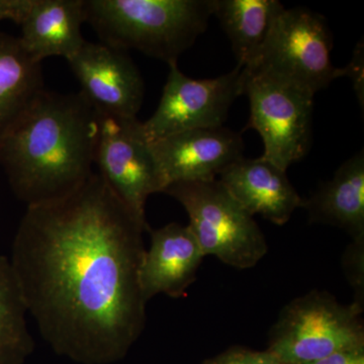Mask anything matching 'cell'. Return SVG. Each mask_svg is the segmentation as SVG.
I'll return each mask as SVG.
<instances>
[{
	"label": "cell",
	"mask_w": 364,
	"mask_h": 364,
	"mask_svg": "<svg viewBox=\"0 0 364 364\" xmlns=\"http://www.w3.org/2000/svg\"><path fill=\"white\" fill-rule=\"evenodd\" d=\"M97 172L70 195L26 207L9 263L55 351L85 364L126 355L146 324L140 286L149 231Z\"/></svg>",
	"instance_id": "cell-1"
},
{
	"label": "cell",
	"mask_w": 364,
	"mask_h": 364,
	"mask_svg": "<svg viewBox=\"0 0 364 364\" xmlns=\"http://www.w3.org/2000/svg\"><path fill=\"white\" fill-rule=\"evenodd\" d=\"M100 116L78 93L43 90L0 136V166L26 207L70 195L93 174Z\"/></svg>",
	"instance_id": "cell-2"
},
{
	"label": "cell",
	"mask_w": 364,
	"mask_h": 364,
	"mask_svg": "<svg viewBox=\"0 0 364 364\" xmlns=\"http://www.w3.org/2000/svg\"><path fill=\"white\" fill-rule=\"evenodd\" d=\"M215 0H85L100 43L171 65L207 31Z\"/></svg>",
	"instance_id": "cell-3"
},
{
	"label": "cell",
	"mask_w": 364,
	"mask_h": 364,
	"mask_svg": "<svg viewBox=\"0 0 364 364\" xmlns=\"http://www.w3.org/2000/svg\"><path fill=\"white\" fill-rule=\"evenodd\" d=\"M163 193L188 213V226L203 255L229 267L248 269L268 251L267 239L253 215L237 202L219 179L171 184Z\"/></svg>",
	"instance_id": "cell-4"
},
{
	"label": "cell",
	"mask_w": 364,
	"mask_h": 364,
	"mask_svg": "<svg viewBox=\"0 0 364 364\" xmlns=\"http://www.w3.org/2000/svg\"><path fill=\"white\" fill-rule=\"evenodd\" d=\"M333 36L322 14L306 9H284L252 63L243 70L286 82L315 95L344 68L332 64Z\"/></svg>",
	"instance_id": "cell-5"
},
{
	"label": "cell",
	"mask_w": 364,
	"mask_h": 364,
	"mask_svg": "<svg viewBox=\"0 0 364 364\" xmlns=\"http://www.w3.org/2000/svg\"><path fill=\"white\" fill-rule=\"evenodd\" d=\"M363 310L354 303L343 305L325 291H310L284 306L267 350L282 364H306L363 347Z\"/></svg>",
	"instance_id": "cell-6"
},
{
	"label": "cell",
	"mask_w": 364,
	"mask_h": 364,
	"mask_svg": "<svg viewBox=\"0 0 364 364\" xmlns=\"http://www.w3.org/2000/svg\"><path fill=\"white\" fill-rule=\"evenodd\" d=\"M243 95L250 102L245 130L259 134L261 157L287 171L310 150L315 95L259 74L243 70Z\"/></svg>",
	"instance_id": "cell-7"
},
{
	"label": "cell",
	"mask_w": 364,
	"mask_h": 364,
	"mask_svg": "<svg viewBox=\"0 0 364 364\" xmlns=\"http://www.w3.org/2000/svg\"><path fill=\"white\" fill-rule=\"evenodd\" d=\"M169 66L156 111L142 123L148 142L196 129L219 128L237 97L243 95V69L215 78L195 79L177 64Z\"/></svg>",
	"instance_id": "cell-8"
},
{
	"label": "cell",
	"mask_w": 364,
	"mask_h": 364,
	"mask_svg": "<svg viewBox=\"0 0 364 364\" xmlns=\"http://www.w3.org/2000/svg\"><path fill=\"white\" fill-rule=\"evenodd\" d=\"M95 165L114 196L148 225L146 203L150 196L162 193V186L138 117L100 116Z\"/></svg>",
	"instance_id": "cell-9"
},
{
	"label": "cell",
	"mask_w": 364,
	"mask_h": 364,
	"mask_svg": "<svg viewBox=\"0 0 364 364\" xmlns=\"http://www.w3.org/2000/svg\"><path fill=\"white\" fill-rule=\"evenodd\" d=\"M66 60L80 85L79 92L100 116L136 117L142 107L145 85L127 52L85 41Z\"/></svg>",
	"instance_id": "cell-10"
},
{
	"label": "cell",
	"mask_w": 364,
	"mask_h": 364,
	"mask_svg": "<svg viewBox=\"0 0 364 364\" xmlns=\"http://www.w3.org/2000/svg\"><path fill=\"white\" fill-rule=\"evenodd\" d=\"M162 193L178 182L208 181L243 158L240 134L225 128L196 129L150 142Z\"/></svg>",
	"instance_id": "cell-11"
},
{
	"label": "cell",
	"mask_w": 364,
	"mask_h": 364,
	"mask_svg": "<svg viewBox=\"0 0 364 364\" xmlns=\"http://www.w3.org/2000/svg\"><path fill=\"white\" fill-rule=\"evenodd\" d=\"M149 232L150 248L139 273L144 298L149 301L161 294L181 298L196 282L205 258L202 248L188 225L169 223Z\"/></svg>",
	"instance_id": "cell-12"
},
{
	"label": "cell",
	"mask_w": 364,
	"mask_h": 364,
	"mask_svg": "<svg viewBox=\"0 0 364 364\" xmlns=\"http://www.w3.org/2000/svg\"><path fill=\"white\" fill-rule=\"evenodd\" d=\"M218 179L249 214L259 215L277 226L286 225L304 205L286 170L263 157L241 158Z\"/></svg>",
	"instance_id": "cell-13"
},
{
	"label": "cell",
	"mask_w": 364,
	"mask_h": 364,
	"mask_svg": "<svg viewBox=\"0 0 364 364\" xmlns=\"http://www.w3.org/2000/svg\"><path fill=\"white\" fill-rule=\"evenodd\" d=\"M86 23L85 0H31L18 25V39L33 59H68L85 43L81 33Z\"/></svg>",
	"instance_id": "cell-14"
},
{
	"label": "cell",
	"mask_w": 364,
	"mask_h": 364,
	"mask_svg": "<svg viewBox=\"0 0 364 364\" xmlns=\"http://www.w3.org/2000/svg\"><path fill=\"white\" fill-rule=\"evenodd\" d=\"M303 208L311 223L331 225L364 241V152L359 151L318 186Z\"/></svg>",
	"instance_id": "cell-15"
},
{
	"label": "cell",
	"mask_w": 364,
	"mask_h": 364,
	"mask_svg": "<svg viewBox=\"0 0 364 364\" xmlns=\"http://www.w3.org/2000/svg\"><path fill=\"white\" fill-rule=\"evenodd\" d=\"M284 9L277 0H215L213 16L231 42L237 66L256 59Z\"/></svg>",
	"instance_id": "cell-16"
},
{
	"label": "cell",
	"mask_w": 364,
	"mask_h": 364,
	"mask_svg": "<svg viewBox=\"0 0 364 364\" xmlns=\"http://www.w3.org/2000/svg\"><path fill=\"white\" fill-rule=\"evenodd\" d=\"M43 90L42 63L18 37L0 33V136Z\"/></svg>",
	"instance_id": "cell-17"
},
{
	"label": "cell",
	"mask_w": 364,
	"mask_h": 364,
	"mask_svg": "<svg viewBox=\"0 0 364 364\" xmlns=\"http://www.w3.org/2000/svg\"><path fill=\"white\" fill-rule=\"evenodd\" d=\"M28 315L9 257L0 255V364H21L32 353Z\"/></svg>",
	"instance_id": "cell-18"
},
{
	"label": "cell",
	"mask_w": 364,
	"mask_h": 364,
	"mask_svg": "<svg viewBox=\"0 0 364 364\" xmlns=\"http://www.w3.org/2000/svg\"><path fill=\"white\" fill-rule=\"evenodd\" d=\"M344 269L355 294L353 303L363 309L364 241H352L344 255Z\"/></svg>",
	"instance_id": "cell-19"
},
{
	"label": "cell",
	"mask_w": 364,
	"mask_h": 364,
	"mask_svg": "<svg viewBox=\"0 0 364 364\" xmlns=\"http://www.w3.org/2000/svg\"><path fill=\"white\" fill-rule=\"evenodd\" d=\"M205 364H282L272 352L254 351L249 349H232L210 359Z\"/></svg>",
	"instance_id": "cell-20"
},
{
	"label": "cell",
	"mask_w": 364,
	"mask_h": 364,
	"mask_svg": "<svg viewBox=\"0 0 364 364\" xmlns=\"http://www.w3.org/2000/svg\"><path fill=\"white\" fill-rule=\"evenodd\" d=\"M345 76L351 79L359 105L364 104V45L363 40L356 45L351 61L344 67Z\"/></svg>",
	"instance_id": "cell-21"
},
{
	"label": "cell",
	"mask_w": 364,
	"mask_h": 364,
	"mask_svg": "<svg viewBox=\"0 0 364 364\" xmlns=\"http://www.w3.org/2000/svg\"><path fill=\"white\" fill-rule=\"evenodd\" d=\"M306 364H364V346L335 352Z\"/></svg>",
	"instance_id": "cell-22"
},
{
	"label": "cell",
	"mask_w": 364,
	"mask_h": 364,
	"mask_svg": "<svg viewBox=\"0 0 364 364\" xmlns=\"http://www.w3.org/2000/svg\"><path fill=\"white\" fill-rule=\"evenodd\" d=\"M31 0H0V21L20 23L30 6Z\"/></svg>",
	"instance_id": "cell-23"
}]
</instances>
